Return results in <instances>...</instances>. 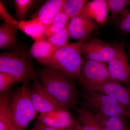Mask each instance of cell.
<instances>
[{"instance_id": "6da1fadb", "label": "cell", "mask_w": 130, "mask_h": 130, "mask_svg": "<svg viewBox=\"0 0 130 130\" xmlns=\"http://www.w3.org/2000/svg\"><path fill=\"white\" fill-rule=\"evenodd\" d=\"M37 77L47 92L63 107L77 110L79 93L75 80L59 71L47 67L37 70Z\"/></svg>"}, {"instance_id": "7a4b0ae2", "label": "cell", "mask_w": 130, "mask_h": 130, "mask_svg": "<svg viewBox=\"0 0 130 130\" xmlns=\"http://www.w3.org/2000/svg\"><path fill=\"white\" fill-rule=\"evenodd\" d=\"M80 42L70 43L56 49L48 59L41 62L45 67L57 70L79 82L84 59L79 49Z\"/></svg>"}, {"instance_id": "3957f363", "label": "cell", "mask_w": 130, "mask_h": 130, "mask_svg": "<svg viewBox=\"0 0 130 130\" xmlns=\"http://www.w3.org/2000/svg\"><path fill=\"white\" fill-rule=\"evenodd\" d=\"M29 53L24 48H16L0 54V72L12 75L28 85L36 76Z\"/></svg>"}, {"instance_id": "277c9868", "label": "cell", "mask_w": 130, "mask_h": 130, "mask_svg": "<svg viewBox=\"0 0 130 130\" xmlns=\"http://www.w3.org/2000/svg\"><path fill=\"white\" fill-rule=\"evenodd\" d=\"M83 103L94 114L108 117H130V108L123 106L111 96L92 90H83Z\"/></svg>"}, {"instance_id": "5b68a950", "label": "cell", "mask_w": 130, "mask_h": 130, "mask_svg": "<svg viewBox=\"0 0 130 130\" xmlns=\"http://www.w3.org/2000/svg\"><path fill=\"white\" fill-rule=\"evenodd\" d=\"M12 123L15 130H26L37 113L35 110L28 85H23L11 95Z\"/></svg>"}, {"instance_id": "8992f818", "label": "cell", "mask_w": 130, "mask_h": 130, "mask_svg": "<svg viewBox=\"0 0 130 130\" xmlns=\"http://www.w3.org/2000/svg\"><path fill=\"white\" fill-rule=\"evenodd\" d=\"M79 49L85 59L105 63H108L125 50L123 42H107L98 39L80 42Z\"/></svg>"}, {"instance_id": "52a82bcc", "label": "cell", "mask_w": 130, "mask_h": 130, "mask_svg": "<svg viewBox=\"0 0 130 130\" xmlns=\"http://www.w3.org/2000/svg\"><path fill=\"white\" fill-rule=\"evenodd\" d=\"M110 80L106 63L84 58L79 82L83 90L91 89Z\"/></svg>"}, {"instance_id": "ba28073f", "label": "cell", "mask_w": 130, "mask_h": 130, "mask_svg": "<svg viewBox=\"0 0 130 130\" xmlns=\"http://www.w3.org/2000/svg\"><path fill=\"white\" fill-rule=\"evenodd\" d=\"M32 81L33 83L30 89L31 97L37 113L44 114L63 108H67L60 105L47 92L36 75Z\"/></svg>"}, {"instance_id": "9c48e42d", "label": "cell", "mask_w": 130, "mask_h": 130, "mask_svg": "<svg viewBox=\"0 0 130 130\" xmlns=\"http://www.w3.org/2000/svg\"><path fill=\"white\" fill-rule=\"evenodd\" d=\"M98 25L92 19L78 14L72 19L69 23L70 36L78 42L86 41L98 30Z\"/></svg>"}, {"instance_id": "30bf717a", "label": "cell", "mask_w": 130, "mask_h": 130, "mask_svg": "<svg viewBox=\"0 0 130 130\" xmlns=\"http://www.w3.org/2000/svg\"><path fill=\"white\" fill-rule=\"evenodd\" d=\"M108 63L111 80L130 87V65L125 50Z\"/></svg>"}, {"instance_id": "8fae6325", "label": "cell", "mask_w": 130, "mask_h": 130, "mask_svg": "<svg viewBox=\"0 0 130 130\" xmlns=\"http://www.w3.org/2000/svg\"><path fill=\"white\" fill-rule=\"evenodd\" d=\"M89 90L111 96L123 106L130 108L129 86H124L118 82L110 80Z\"/></svg>"}, {"instance_id": "7c38bea8", "label": "cell", "mask_w": 130, "mask_h": 130, "mask_svg": "<svg viewBox=\"0 0 130 130\" xmlns=\"http://www.w3.org/2000/svg\"><path fill=\"white\" fill-rule=\"evenodd\" d=\"M107 0H93L87 3L79 14L87 17L103 26L107 21Z\"/></svg>"}, {"instance_id": "4fadbf2b", "label": "cell", "mask_w": 130, "mask_h": 130, "mask_svg": "<svg viewBox=\"0 0 130 130\" xmlns=\"http://www.w3.org/2000/svg\"><path fill=\"white\" fill-rule=\"evenodd\" d=\"M64 0H49L42 6L33 16L47 28L62 10Z\"/></svg>"}, {"instance_id": "5bb4252c", "label": "cell", "mask_w": 130, "mask_h": 130, "mask_svg": "<svg viewBox=\"0 0 130 130\" xmlns=\"http://www.w3.org/2000/svg\"><path fill=\"white\" fill-rule=\"evenodd\" d=\"M47 27L36 18L28 20L19 21L18 29L30 37L35 42L46 38L45 32Z\"/></svg>"}, {"instance_id": "9a60e30c", "label": "cell", "mask_w": 130, "mask_h": 130, "mask_svg": "<svg viewBox=\"0 0 130 130\" xmlns=\"http://www.w3.org/2000/svg\"><path fill=\"white\" fill-rule=\"evenodd\" d=\"M56 49L45 38L35 42L31 47L29 53L31 57L41 63L49 58Z\"/></svg>"}, {"instance_id": "2e32d148", "label": "cell", "mask_w": 130, "mask_h": 130, "mask_svg": "<svg viewBox=\"0 0 130 130\" xmlns=\"http://www.w3.org/2000/svg\"><path fill=\"white\" fill-rule=\"evenodd\" d=\"M11 97L8 92L0 95V130H15L12 121Z\"/></svg>"}, {"instance_id": "e0dca14e", "label": "cell", "mask_w": 130, "mask_h": 130, "mask_svg": "<svg viewBox=\"0 0 130 130\" xmlns=\"http://www.w3.org/2000/svg\"><path fill=\"white\" fill-rule=\"evenodd\" d=\"M93 114L103 130H130L126 119Z\"/></svg>"}, {"instance_id": "ac0fdd59", "label": "cell", "mask_w": 130, "mask_h": 130, "mask_svg": "<svg viewBox=\"0 0 130 130\" xmlns=\"http://www.w3.org/2000/svg\"><path fill=\"white\" fill-rule=\"evenodd\" d=\"M17 29L4 23L0 26V49L1 50L11 49L16 47L17 41Z\"/></svg>"}, {"instance_id": "d6986e66", "label": "cell", "mask_w": 130, "mask_h": 130, "mask_svg": "<svg viewBox=\"0 0 130 130\" xmlns=\"http://www.w3.org/2000/svg\"><path fill=\"white\" fill-rule=\"evenodd\" d=\"M76 111L82 130H103L93 113L86 107L82 105Z\"/></svg>"}, {"instance_id": "ffe728a7", "label": "cell", "mask_w": 130, "mask_h": 130, "mask_svg": "<svg viewBox=\"0 0 130 130\" xmlns=\"http://www.w3.org/2000/svg\"><path fill=\"white\" fill-rule=\"evenodd\" d=\"M37 120L45 125L60 130H75L77 120L73 118L64 119L51 118L39 115Z\"/></svg>"}, {"instance_id": "44dd1931", "label": "cell", "mask_w": 130, "mask_h": 130, "mask_svg": "<svg viewBox=\"0 0 130 130\" xmlns=\"http://www.w3.org/2000/svg\"><path fill=\"white\" fill-rule=\"evenodd\" d=\"M88 0H64L62 11L69 19L77 16L81 11Z\"/></svg>"}, {"instance_id": "7402d4cb", "label": "cell", "mask_w": 130, "mask_h": 130, "mask_svg": "<svg viewBox=\"0 0 130 130\" xmlns=\"http://www.w3.org/2000/svg\"><path fill=\"white\" fill-rule=\"evenodd\" d=\"M107 3L112 23L115 25L120 15L130 5V0H107Z\"/></svg>"}, {"instance_id": "603a6c76", "label": "cell", "mask_w": 130, "mask_h": 130, "mask_svg": "<svg viewBox=\"0 0 130 130\" xmlns=\"http://www.w3.org/2000/svg\"><path fill=\"white\" fill-rule=\"evenodd\" d=\"M68 20L69 19L62 9L47 28L45 32V37L46 38L63 29L69 23Z\"/></svg>"}, {"instance_id": "cb8c5ba5", "label": "cell", "mask_w": 130, "mask_h": 130, "mask_svg": "<svg viewBox=\"0 0 130 130\" xmlns=\"http://www.w3.org/2000/svg\"><path fill=\"white\" fill-rule=\"evenodd\" d=\"M70 37L68 23L62 30L50 36L47 39L57 49L68 44Z\"/></svg>"}, {"instance_id": "d4e9b609", "label": "cell", "mask_w": 130, "mask_h": 130, "mask_svg": "<svg viewBox=\"0 0 130 130\" xmlns=\"http://www.w3.org/2000/svg\"><path fill=\"white\" fill-rule=\"evenodd\" d=\"M13 2L17 18L19 21H24L27 12L31 7L34 1L32 0H14Z\"/></svg>"}, {"instance_id": "484cf974", "label": "cell", "mask_w": 130, "mask_h": 130, "mask_svg": "<svg viewBox=\"0 0 130 130\" xmlns=\"http://www.w3.org/2000/svg\"><path fill=\"white\" fill-rule=\"evenodd\" d=\"M115 25L123 34L130 33V7L125 9L120 15Z\"/></svg>"}, {"instance_id": "4316f807", "label": "cell", "mask_w": 130, "mask_h": 130, "mask_svg": "<svg viewBox=\"0 0 130 130\" xmlns=\"http://www.w3.org/2000/svg\"><path fill=\"white\" fill-rule=\"evenodd\" d=\"M17 80L14 77L5 73L0 72V93L9 92L11 86Z\"/></svg>"}, {"instance_id": "83f0119b", "label": "cell", "mask_w": 130, "mask_h": 130, "mask_svg": "<svg viewBox=\"0 0 130 130\" xmlns=\"http://www.w3.org/2000/svg\"><path fill=\"white\" fill-rule=\"evenodd\" d=\"M0 16L1 18L3 20L5 23L17 29H18L19 21L15 20L8 13L1 1L0 2Z\"/></svg>"}, {"instance_id": "f1b7e54d", "label": "cell", "mask_w": 130, "mask_h": 130, "mask_svg": "<svg viewBox=\"0 0 130 130\" xmlns=\"http://www.w3.org/2000/svg\"><path fill=\"white\" fill-rule=\"evenodd\" d=\"M40 115L51 118L64 119H69L74 118L70 113V109L67 108H63L48 113L40 114Z\"/></svg>"}, {"instance_id": "f546056e", "label": "cell", "mask_w": 130, "mask_h": 130, "mask_svg": "<svg viewBox=\"0 0 130 130\" xmlns=\"http://www.w3.org/2000/svg\"><path fill=\"white\" fill-rule=\"evenodd\" d=\"M34 127L39 130H60L45 125L38 120L34 124Z\"/></svg>"}, {"instance_id": "4dcf8cb0", "label": "cell", "mask_w": 130, "mask_h": 130, "mask_svg": "<svg viewBox=\"0 0 130 130\" xmlns=\"http://www.w3.org/2000/svg\"><path fill=\"white\" fill-rule=\"evenodd\" d=\"M82 130L80 123H79V121L77 120L76 126V130Z\"/></svg>"}, {"instance_id": "1f68e13d", "label": "cell", "mask_w": 130, "mask_h": 130, "mask_svg": "<svg viewBox=\"0 0 130 130\" xmlns=\"http://www.w3.org/2000/svg\"><path fill=\"white\" fill-rule=\"evenodd\" d=\"M128 51H129V56L130 57V44L128 47Z\"/></svg>"}, {"instance_id": "d6a6232c", "label": "cell", "mask_w": 130, "mask_h": 130, "mask_svg": "<svg viewBox=\"0 0 130 130\" xmlns=\"http://www.w3.org/2000/svg\"><path fill=\"white\" fill-rule=\"evenodd\" d=\"M29 130H39V129H37V128H35V127H33V128H32V129H30Z\"/></svg>"}, {"instance_id": "836d02e7", "label": "cell", "mask_w": 130, "mask_h": 130, "mask_svg": "<svg viewBox=\"0 0 130 130\" xmlns=\"http://www.w3.org/2000/svg\"></svg>"}]
</instances>
